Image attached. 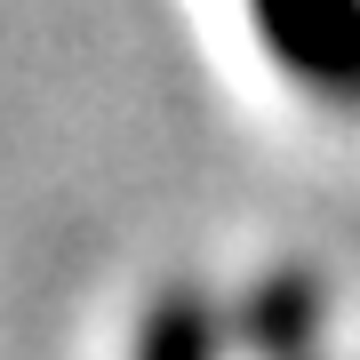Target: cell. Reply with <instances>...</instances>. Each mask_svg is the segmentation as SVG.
<instances>
[{
    "label": "cell",
    "instance_id": "3",
    "mask_svg": "<svg viewBox=\"0 0 360 360\" xmlns=\"http://www.w3.org/2000/svg\"><path fill=\"white\" fill-rule=\"evenodd\" d=\"M232 328L208 312L200 288H160L129 336V360H224Z\"/></svg>",
    "mask_w": 360,
    "mask_h": 360
},
{
    "label": "cell",
    "instance_id": "1",
    "mask_svg": "<svg viewBox=\"0 0 360 360\" xmlns=\"http://www.w3.org/2000/svg\"><path fill=\"white\" fill-rule=\"evenodd\" d=\"M272 56L321 96L360 104V0H257Z\"/></svg>",
    "mask_w": 360,
    "mask_h": 360
},
{
    "label": "cell",
    "instance_id": "2",
    "mask_svg": "<svg viewBox=\"0 0 360 360\" xmlns=\"http://www.w3.org/2000/svg\"><path fill=\"white\" fill-rule=\"evenodd\" d=\"M321 288L304 281V272H281V281H257L240 304V345H257L264 360H312V345H321Z\"/></svg>",
    "mask_w": 360,
    "mask_h": 360
}]
</instances>
